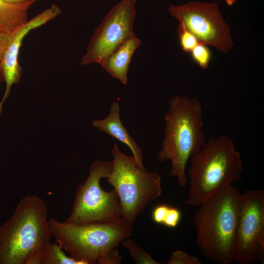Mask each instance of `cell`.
Wrapping results in <instances>:
<instances>
[{"label": "cell", "mask_w": 264, "mask_h": 264, "mask_svg": "<svg viewBox=\"0 0 264 264\" xmlns=\"http://www.w3.org/2000/svg\"><path fill=\"white\" fill-rule=\"evenodd\" d=\"M92 126L126 145L131 149L132 156L139 167L146 171L143 162L141 149L121 122L120 117V107L117 101L111 103L109 114L107 117L102 120H93Z\"/></svg>", "instance_id": "obj_12"}, {"label": "cell", "mask_w": 264, "mask_h": 264, "mask_svg": "<svg viewBox=\"0 0 264 264\" xmlns=\"http://www.w3.org/2000/svg\"><path fill=\"white\" fill-rule=\"evenodd\" d=\"M168 10L199 43L211 45L222 53H227L234 46L230 28L217 3L189 1L171 5Z\"/></svg>", "instance_id": "obj_8"}, {"label": "cell", "mask_w": 264, "mask_h": 264, "mask_svg": "<svg viewBox=\"0 0 264 264\" xmlns=\"http://www.w3.org/2000/svg\"><path fill=\"white\" fill-rule=\"evenodd\" d=\"M169 106L164 116V138L157 157L161 162L171 161L169 176L176 177L180 186L184 188L188 161L205 142L202 108L197 98L178 95L172 97Z\"/></svg>", "instance_id": "obj_3"}, {"label": "cell", "mask_w": 264, "mask_h": 264, "mask_svg": "<svg viewBox=\"0 0 264 264\" xmlns=\"http://www.w3.org/2000/svg\"><path fill=\"white\" fill-rule=\"evenodd\" d=\"M121 243L129 251L135 264H160L132 240L128 238L126 240H123Z\"/></svg>", "instance_id": "obj_16"}, {"label": "cell", "mask_w": 264, "mask_h": 264, "mask_svg": "<svg viewBox=\"0 0 264 264\" xmlns=\"http://www.w3.org/2000/svg\"><path fill=\"white\" fill-rule=\"evenodd\" d=\"M141 43L135 34L127 38L107 57L101 66L112 77L126 85L132 57Z\"/></svg>", "instance_id": "obj_13"}, {"label": "cell", "mask_w": 264, "mask_h": 264, "mask_svg": "<svg viewBox=\"0 0 264 264\" xmlns=\"http://www.w3.org/2000/svg\"><path fill=\"white\" fill-rule=\"evenodd\" d=\"M26 264H84L70 256H66L56 242H49L28 260Z\"/></svg>", "instance_id": "obj_15"}, {"label": "cell", "mask_w": 264, "mask_h": 264, "mask_svg": "<svg viewBox=\"0 0 264 264\" xmlns=\"http://www.w3.org/2000/svg\"><path fill=\"white\" fill-rule=\"evenodd\" d=\"M181 214L178 208L169 207L163 225L169 228H175L179 223Z\"/></svg>", "instance_id": "obj_20"}, {"label": "cell", "mask_w": 264, "mask_h": 264, "mask_svg": "<svg viewBox=\"0 0 264 264\" xmlns=\"http://www.w3.org/2000/svg\"><path fill=\"white\" fill-rule=\"evenodd\" d=\"M167 264H201V261L198 257L190 255L182 250H176L166 263Z\"/></svg>", "instance_id": "obj_19"}, {"label": "cell", "mask_w": 264, "mask_h": 264, "mask_svg": "<svg viewBox=\"0 0 264 264\" xmlns=\"http://www.w3.org/2000/svg\"><path fill=\"white\" fill-rule=\"evenodd\" d=\"M241 194L232 184L224 187L199 205L194 216L197 248L219 264L234 262Z\"/></svg>", "instance_id": "obj_1"}, {"label": "cell", "mask_w": 264, "mask_h": 264, "mask_svg": "<svg viewBox=\"0 0 264 264\" xmlns=\"http://www.w3.org/2000/svg\"><path fill=\"white\" fill-rule=\"evenodd\" d=\"M61 12L60 8L57 5L53 4L50 8L38 14L10 34L9 40L1 58V66L6 88L0 102V114L3 104L10 92L12 86L17 84L22 76V68L19 63L18 57L24 38L30 31L54 19Z\"/></svg>", "instance_id": "obj_11"}, {"label": "cell", "mask_w": 264, "mask_h": 264, "mask_svg": "<svg viewBox=\"0 0 264 264\" xmlns=\"http://www.w3.org/2000/svg\"><path fill=\"white\" fill-rule=\"evenodd\" d=\"M135 0H120L104 18L88 44L81 65H100L123 41L134 35Z\"/></svg>", "instance_id": "obj_10"}, {"label": "cell", "mask_w": 264, "mask_h": 264, "mask_svg": "<svg viewBox=\"0 0 264 264\" xmlns=\"http://www.w3.org/2000/svg\"><path fill=\"white\" fill-rule=\"evenodd\" d=\"M4 81V76L1 66V59H0V85L2 82Z\"/></svg>", "instance_id": "obj_24"}, {"label": "cell", "mask_w": 264, "mask_h": 264, "mask_svg": "<svg viewBox=\"0 0 264 264\" xmlns=\"http://www.w3.org/2000/svg\"><path fill=\"white\" fill-rule=\"evenodd\" d=\"M193 60L202 69H207L211 58V52L207 45L198 43L190 52Z\"/></svg>", "instance_id": "obj_17"}, {"label": "cell", "mask_w": 264, "mask_h": 264, "mask_svg": "<svg viewBox=\"0 0 264 264\" xmlns=\"http://www.w3.org/2000/svg\"><path fill=\"white\" fill-rule=\"evenodd\" d=\"M110 153L112 168L107 181L117 194L122 217L133 223L146 205L161 196V176L141 169L134 157L122 153L116 144Z\"/></svg>", "instance_id": "obj_6"}, {"label": "cell", "mask_w": 264, "mask_h": 264, "mask_svg": "<svg viewBox=\"0 0 264 264\" xmlns=\"http://www.w3.org/2000/svg\"><path fill=\"white\" fill-rule=\"evenodd\" d=\"M264 262V191L246 190L241 194L234 263Z\"/></svg>", "instance_id": "obj_9"}, {"label": "cell", "mask_w": 264, "mask_h": 264, "mask_svg": "<svg viewBox=\"0 0 264 264\" xmlns=\"http://www.w3.org/2000/svg\"><path fill=\"white\" fill-rule=\"evenodd\" d=\"M226 3L229 6H231L238 0H224Z\"/></svg>", "instance_id": "obj_25"}, {"label": "cell", "mask_w": 264, "mask_h": 264, "mask_svg": "<svg viewBox=\"0 0 264 264\" xmlns=\"http://www.w3.org/2000/svg\"><path fill=\"white\" fill-rule=\"evenodd\" d=\"M45 201L36 195L23 197L11 217L0 226V264H26L50 242Z\"/></svg>", "instance_id": "obj_5"}, {"label": "cell", "mask_w": 264, "mask_h": 264, "mask_svg": "<svg viewBox=\"0 0 264 264\" xmlns=\"http://www.w3.org/2000/svg\"><path fill=\"white\" fill-rule=\"evenodd\" d=\"M112 168V160H96L92 164L86 181L76 189L71 213L64 222L81 225L110 221L122 217L115 190L104 191L100 184L102 178L109 176Z\"/></svg>", "instance_id": "obj_7"}, {"label": "cell", "mask_w": 264, "mask_h": 264, "mask_svg": "<svg viewBox=\"0 0 264 264\" xmlns=\"http://www.w3.org/2000/svg\"><path fill=\"white\" fill-rule=\"evenodd\" d=\"M180 45L185 52L189 53L198 44L197 38L181 23L177 29Z\"/></svg>", "instance_id": "obj_18"}, {"label": "cell", "mask_w": 264, "mask_h": 264, "mask_svg": "<svg viewBox=\"0 0 264 264\" xmlns=\"http://www.w3.org/2000/svg\"><path fill=\"white\" fill-rule=\"evenodd\" d=\"M10 38V34L0 33V59H1L3 53Z\"/></svg>", "instance_id": "obj_22"}, {"label": "cell", "mask_w": 264, "mask_h": 264, "mask_svg": "<svg viewBox=\"0 0 264 264\" xmlns=\"http://www.w3.org/2000/svg\"><path fill=\"white\" fill-rule=\"evenodd\" d=\"M36 0L11 4L0 0V33L10 34L27 22L28 10Z\"/></svg>", "instance_id": "obj_14"}, {"label": "cell", "mask_w": 264, "mask_h": 264, "mask_svg": "<svg viewBox=\"0 0 264 264\" xmlns=\"http://www.w3.org/2000/svg\"><path fill=\"white\" fill-rule=\"evenodd\" d=\"M169 207L166 204H160L156 206L152 212L153 221L156 223L163 224Z\"/></svg>", "instance_id": "obj_21"}, {"label": "cell", "mask_w": 264, "mask_h": 264, "mask_svg": "<svg viewBox=\"0 0 264 264\" xmlns=\"http://www.w3.org/2000/svg\"><path fill=\"white\" fill-rule=\"evenodd\" d=\"M5 2L11 4H19L31 0H3Z\"/></svg>", "instance_id": "obj_23"}, {"label": "cell", "mask_w": 264, "mask_h": 264, "mask_svg": "<svg viewBox=\"0 0 264 264\" xmlns=\"http://www.w3.org/2000/svg\"><path fill=\"white\" fill-rule=\"evenodd\" d=\"M133 223L122 217L112 221L74 225L48 220L55 242L84 264H119L117 247L132 233Z\"/></svg>", "instance_id": "obj_2"}, {"label": "cell", "mask_w": 264, "mask_h": 264, "mask_svg": "<svg viewBox=\"0 0 264 264\" xmlns=\"http://www.w3.org/2000/svg\"><path fill=\"white\" fill-rule=\"evenodd\" d=\"M190 160L187 205L198 206L218 190L242 178L241 154L225 134L210 137Z\"/></svg>", "instance_id": "obj_4"}]
</instances>
